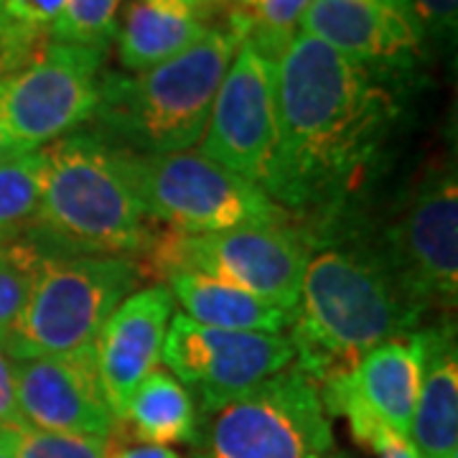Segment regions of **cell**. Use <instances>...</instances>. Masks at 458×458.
Here are the masks:
<instances>
[{
    "mask_svg": "<svg viewBox=\"0 0 458 458\" xmlns=\"http://www.w3.org/2000/svg\"><path fill=\"white\" fill-rule=\"evenodd\" d=\"M408 441L418 458H458V349L451 324L423 331V375Z\"/></svg>",
    "mask_w": 458,
    "mask_h": 458,
    "instance_id": "cell-17",
    "label": "cell"
},
{
    "mask_svg": "<svg viewBox=\"0 0 458 458\" xmlns=\"http://www.w3.org/2000/svg\"><path fill=\"white\" fill-rule=\"evenodd\" d=\"M174 298L164 283L128 295L95 342V367L105 403L120 423L135 390L158 369Z\"/></svg>",
    "mask_w": 458,
    "mask_h": 458,
    "instance_id": "cell-14",
    "label": "cell"
},
{
    "mask_svg": "<svg viewBox=\"0 0 458 458\" xmlns=\"http://www.w3.org/2000/svg\"><path fill=\"white\" fill-rule=\"evenodd\" d=\"M410 23L426 41L454 44L456 38L458 0H405Z\"/></svg>",
    "mask_w": 458,
    "mask_h": 458,
    "instance_id": "cell-27",
    "label": "cell"
},
{
    "mask_svg": "<svg viewBox=\"0 0 458 458\" xmlns=\"http://www.w3.org/2000/svg\"><path fill=\"white\" fill-rule=\"evenodd\" d=\"M123 0H66L51 41L107 51L117 31ZM49 41V44H51Z\"/></svg>",
    "mask_w": 458,
    "mask_h": 458,
    "instance_id": "cell-24",
    "label": "cell"
},
{
    "mask_svg": "<svg viewBox=\"0 0 458 458\" xmlns=\"http://www.w3.org/2000/svg\"><path fill=\"white\" fill-rule=\"evenodd\" d=\"M181 3L189 5L191 11H197L199 16H207L216 8H234L237 5V0H181Z\"/></svg>",
    "mask_w": 458,
    "mask_h": 458,
    "instance_id": "cell-32",
    "label": "cell"
},
{
    "mask_svg": "<svg viewBox=\"0 0 458 458\" xmlns=\"http://www.w3.org/2000/svg\"><path fill=\"white\" fill-rule=\"evenodd\" d=\"M165 280L168 293L179 301L183 316L201 327L255 334H280L283 328L293 327L295 311L278 309L222 280L199 273H174Z\"/></svg>",
    "mask_w": 458,
    "mask_h": 458,
    "instance_id": "cell-19",
    "label": "cell"
},
{
    "mask_svg": "<svg viewBox=\"0 0 458 458\" xmlns=\"http://www.w3.org/2000/svg\"><path fill=\"white\" fill-rule=\"evenodd\" d=\"M33 59H36V56H31L29 51L18 49L16 44H11L5 36H0V82L8 80L11 74H16L18 69L31 64Z\"/></svg>",
    "mask_w": 458,
    "mask_h": 458,
    "instance_id": "cell-30",
    "label": "cell"
},
{
    "mask_svg": "<svg viewBox=\"0 0 458 458\" xmlns=\"http://www.w3.org/2000/svg\"><path fill=\"white\" fill-rule=\"evenodd\" d=\"M276 143V62L240 41L204 131L201 153L260 186Z\"/></svg>",
    "mask_w": 458,
    "mask_h": 458,
    "instance_id": "cell-12",
    "label": "cell"
},
{
    "mask_svg": "<svg viewBox=\"0 0 458 458\" xmlns=\"http://www.w3.org/2000/svg\"><path fill=\"white\" fill-rule=\"evenodd\" d=\"M113 458H181L174 448L165 445H148V443H135L125 448H113Z\"/></svg>",
    "mask_w": 458,
    "mask_h": 458,
    "instance_id": "cell-31",
    "label": "cell"
},
{
    "mask_svg": "<svg viewBox=\"0 0 458 458\" xmlns=\"http://www.w3.org/2000/svg\"><path fill=\"white\" fill-rule=\"evenodd\" d=\"M41 201L29 229L51 252L138 260L153 232L146 212L95 131H74L41 148Z\"/></svg>",
    "mask_w": 458,
    "mask_h": 458,
    "instance_id": "cell-4",
    "label": "cell"
},
{
    "mask_svg": "<svg viewBox=\"0 0 458 458\" xmlns=\"http://www.w3.org/2000/svg\"><path fill=\"white\" fill-rule=\"evenodd\" d=\"M138 280L140 273L131 258L51 252L23 311L0 344L11 360L92 352L105 321Z\"/></svg>",
    "mask_w": 458,
    "mask_h": 458,
    "instance_id": "cell-5",
    "label": "cell"
},
{
    "mask_svg": "<svg viewBox=\"0 0 458 458\" xmlns=\"http://www.w3.org/2000/svg\"><path fill=\"white\" fill-rule=\"evenodd\" d=\"M105 51L47 44L31 64L0 82V140L11 156L36 153L89 123Z\"/></svg>",
    "mask_w": 458,
    "mask_h": 458,
    "instance_id": "cell-9",
    "label": "cell"
},
{
    "mask_svg": "<svg viewBox=\"0 0 458 458\" xmlns=\"http://www.w3.org/2000/svg\"><path fill=\"white\" fill-rule=\"evenodd\" d=\"M13 385L18 415L36 430L110 438L117 426L99 387L95 349L13 360Z\"/></svg>",
    "mask_w": 458,
    "mask_h": 458,
    "instance_id": "cell-13",
    "label": "cell"
},
{
    "mask_svg": "<svg viewBox=\"0 0 458 458\" xmlns=\"http://www.w3.org/2000/svg\"><path fill=\"white\" fill-rule=\"evenodd\" d=\"M0 458H16V448H13V433H11V428H0Z\"/></svg>",
    "mask_w": 458,
    "mask_h": 458,
    "instance_id": "cell-33",
    "label": "cell"
},
{
    "mask_svg": "<svg viewBox=\"0 0 458 458\" xmlns=\"http://www.w3.org/2000/svg\"><path fill=\"white\" fill-rule=\"evenodd\" d=\"M125 423L148 445L194 443L199 433V412L194 397L176 377L156 369L132 394Z\"/></svg>",
    "mask_w": 458,
    "mask_h": 458,
    "instance_id": "cell-20",
    "label": "cell"
},
{
    "mask_svg": "<svg viewBox=\"0 0 458 458\" xmlns=\"http://www.w3.org/2000/svg\"><path fill=\"white\" fill-rule=\"evenodd\" d=\"M364 445H369L379 458H418L415 448L410 445L408 438H400L390 428L375 426L367 436Z\"/></svg>",
    "mask_w": 458,
    "mask_h": 458,
    "instance_id": "cell-29",
    "label": "cell"
},
{
    "mask_svg": "<svg viewBox=\"0 0 458 458\" xmlns=\"http://www.w3.org/2000/svg\"><path fill=\"white\" fill-rule=\"evenodd\" d=\"M377 3H382V5H387V8H393V11H397V13H403V16L408 18V5H405V0H377Z\"/></svg>",
    "mask_w": 458,
    "mask_h": 458,
    "instance_id": "cell-34",
    "label": "cell"
},
{
    "mask_svg": "<svg viewBox=\"0 0 458 458\" xmlns=\"http://www.w3.org/2000/svg\"><path fill=\"white\" fill-rule=\"evenodd\" d=\"M5 158H13V156L8 153V148L3 146V140H0V161H5Z\"/></svg>",
    "mask_w": 458,
    "mask_h": 458,
    "instance_id": "cell-35",
    "label": "cell"
},
{
    "mask_svg": "<svg viewBox=\"0 0 458 458\" xmlns=\"http://www.w3.org/2000/svg\"><path fill=\"white\" fill-rule=\"evenodd\" d=\"M161 360L194 397L199 418H207L291 367L295 352L280 334L209 328L179 313L168 324Z\"/></svg>",
    "mask_w": 458,
    "mask_h": 458,
    "instance_id": "cell-11",
    "label": "cell"
},
{
    "mask_svg": "<svg viewBox=\"0 0 458 458\" xmlns=\"http://www.w3.org/2000/svg\"><path fill=\"white\" fill-rule=\"evenodd\" d=\"M51 250L31 232L0 237V339L16 324Z\"/></svg>",
    "mask_w": 458,
    "mask_h": 458,
    "instance_id": "cell-22",
    "label": "cell"
},
{
    "mask_svg": "<svg viewBox=\"0 0 458 458\" xmlns=\"http://www.w3.org/2000/svg\"><path fill=\"white\" fill-rule=\"evenodd\" d=\"M209 26L181 0H123L117 59L131 74L146 72L194 47Z\"/></svg>",
    "mask_w": 458,
    "mask_h": 458,
    "instance_id": "cell-18",
    "label": "cell"
},
{
    "mask_svg": "<svg viewBox=\"0 0 458 458\" xmlns=\"http://www.w3.org/2000/svg\"><path fill=\"white\" fill-rule=\"evenodd\" d=\"M23 426L16 405V385H13V360L0 344V428Z\"/></svg>",
    "mask_w": 458,
    "mask_h": 458,
    "instance_id": "cell-28",
    "label": "cell"
},
{
    "mask_svg": "<svg viewBox=\"0 0 458 458\" xmlns=\"http://www.w3.org/2000/svg\"><path fill=\"white\" fill-rule=\"evenodd\" d=\"M423 375V331H412L369 349L349 372L318 387L321 400L349 397L375 420L408 438Z\"/></svg>",
    "mask_w": 458,
    "mask_h": 458,
    "instance_id": "cell-16",
    "label": "cell"
},
{
    "mask_svg": "<svg viewBox=\"0 0 458 458\" xmlns=\"http://www.w3.org/2000/svg\"><path fill=\"white\" fill-rule=\"evenodd\" d=\"M382 260L420 313L454 311L458 295L456 165L428 168L387 232Z\"/></svg>",
    "mask_w": 458,
    "mask_h": 458,
    "instance_id": "cell-10",
    "label": "cell"
},
{
    "mask_svg": "<svg viewBox=\"0 0 458 458\" xmlns=\"http://www.w3.org/2000/svg\"><path fill=\"white\" fill-rule=\"evenodd\" d=\"M420 316L382 255L352 247L311 252L295 309L293 344L298 369L321 387L349 372L382 342L412 334Z\"/></svg>",
    "mask_w": 458,
    "mask_h": 458,
    "instance_id": "cell-2",
    "label": "cell"
},
{
    "mask_svg": "<svg viewBox=\"0 0 458 458\" xmlns=\"http://www.w3.org/2000/svg\"><path fill=\"white\" fill-rule=\"evenodd\" d=\"M400 80L295 33L276 59V143L262 191L298 212L339 207L387 140Z\"/></svg>",
    "mask_w": 458,
    "mask_h": 458,
    "instance_id": "cell-1",
    "label": "cell"
},
{
    "mask_svg": "<svg viewBox=\"0 0 458 458\" xmlns=\"http://www.w3.org/2000/svg\"><path fill=\"white\" fill-rule=\"evenodd\" d=\"M240 47V36L216 26L164 64L102 74L92 123L110 146L132 153H179L207 131L214 98Z\"/></svg>",
    "mask_w": 458,
    "mask_h": 458,
    "instance_id": "cell-3",
    "label": "cell"
},
{
    "mask_svg": "<svg viewBox=\"0 0 458 458\" xmlns=\"http://www.w3.org/2000/svg\"><path fill=\"white\" fill-rule=\"evenodd\" d=\"M41 150L0 161V237L29 232L41 201Z\"/></svg>",
    "mask_w": 458,
    "mask_h": 458,
    "instance_id": "cell-23",
    "label": "cell"
},
{
    "mask_svg": "<svg viewBox=\"0 0 458 458\" xmlns=\"http://www.w3.org/2000/svg\"><path fill=\"white\" fill-rule=\"evenodd\" d=\"M113 148V164L143 212L171 229L204 234L237 227L285 225L288 214L262 191L204 153H132Z\"/></svg>",
    "mask_w": 458,
    "mask_h": 458,
    "instance_id": "cell-7",
    "label": "cell"
},
{
    "mask_svg": "<svg viewBox=\"0 0 458 458\" xmlns=\"http://www.w3.org/2000/svg\"><path fill=\"white\" fill-rule=\"evenodd\" d=\"M66 0H0V36L38 56L51 41Z\"/></svg>",
    "mask_w": 458,
    "mask_h": 458,
    "instance_id": "cell-25",
    "label": "cell"
},
{
    "mask_svg": "<svg viewBox=\"0 0 458 458\" xmlns=\"http://www.w3.org/2000/svg\"><path fill=\"white\" fill-rule=\"evenodd\" d=\"M298 26L346 59L394 77H408L423 51L408 18L377 0H311Z\"/></svg>",
    "mask_w": 458,
    "mask_h": 458,
    "instance_id": "cell-15",
    "label": "cell"
},
{
    "mask_svg": "<svg viewBox=\"0 0 458 458\" xmlns=\"http://www.w3.org/2000/svg\"><path fill=\"white\" fill-rule=\"evenodd\" d=\"M311 242L288 225H260L189 234L179 229L153 232L135 260L140 278L164 280L174 273H199L222 280L278 309L295 311Z\"/></svg>",
    "mask_w": 458,
    "mask_h": 458,
    "instance_id": "cell-6",
    "label": "cell"
},
{
    "mask_svg": "<svg viewBox=\"0 0 458 458\" xmlns=\"http://www.w3.org/2000/svg\"><path fill=\"white\" fill-rule=\"evenodd\" d=\"M311 0H237L227 21V29L250 41L267 56L278 59L293 41L295 29Z\"/></svg>",
    "mask_w": 458,
    "mask_h": 458,
    "instance_id": "cell-21",
    "label": "cell"
},
{
    "mask_svg": "<svg viewBox=\"0 0 458 458\" xmlns=\"http://www.w3.org/2000/svg\"><path fill=\"white\" fill-rule=\"evenodd\" d=\"M16 458H113V445L107 438L49 433L31 426L11 428Z\"/></svg>",
    "mask_w": 458,
    "mask_h": 458,
    "instance_id": "cell-26",
    "label": "cell"
},
{
    "mask_svg": "<svg viewBox=\"0 0 458 458\" xmlns=\"http://www.w3.org/2000/svg\"><path fill=\"white\" fill-rule=\"evenodd\" d=\"M201 420L191 458H334L328 410L298 367Z\"/></svg>",
    "mask_w": 458,
    "mask_h": 458,
    "instance_id": "cell-8",
    "label": "cell"
}]
</instances>
